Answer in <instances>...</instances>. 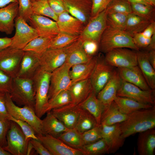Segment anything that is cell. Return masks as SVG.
Returning <instances> with one entry per match:
<instances>
[{
  "mask_svg": "<svg viewBox=\"0 0 155 155\" xmlns=\"http://www.w3.org/2000/svg\"><path fill=\"white\" fill-rule=\"evenodd\" d=\"M121 136L124 139L137 133L154 128L155 106L135 111L119 123Z\"/></svg>",
  "mask_w": 155,
  "mask_h": 155,
  "instance_id": "6da1fadb",
  "label": "cell"
},
{
  "mask_svg": "<svg viewBox=\"0 0 155 155\" xmlns=\"http://www.w3.org/2000/svg\"><path fill=\"white\" fill-rule=\"evenodd\" d=\"M119 48H129L137 51L139 49L135 44L132 36L125 30L107 25L101 37L99 49L106 53Z\"/></svg>",
  "mask_w": 155,
  "mask_h": 155,
  "instance_id": "7a4b0ae2",
  "label": "cell"
},
{
  "mask_svg": "<svg viewBox=\"0 0 155 155\" xmlns=\"http://www.w3.org/2000/svg\"><path fill=\"white\" fill-rule=\"evenodd\" d=\"M51 74L40 66L32 79L35 93L34 111L40 118L44 115L43 110L49 100Z\"/></svg>",
  "mask_w": 155,
  "mask_h": 155,
  "instance_id": "3957f363",
  "label": "cell"
},
{
  "mask_svg": "<svg viewBox=\"0 0 155 155\" xmlns=\"http://www.w3.org/2000/svg\"><path fill=\"white\" fill-rule=\"evenodd\" d=\"M9 94L18 106H28L34 109L35 93L32 80L17 77L13 78Z\"/></svg>",
  "mask_w": 155,
  "mask_h": 155,
  "instance_id": "277c9868",
  "label": "cell"
},
{
  "mask_svg": "<svg viewBox=\"0 0 155 155\" xmlns=\"http://www.w3.org/2000/svg\"><path fill=\"white\" fill-rule=\"evenodd\" d=\"M5 104L9 115L14 118L26 122L33 127L37 135H42V120L38 117L34 109L28 106L21 107L12 101L9 93H5Z\"/></svg>",
  "mask_w": 155,
  "mask_h": 155,
  "instance_id": "5b68a950",
  "label": "cell"
},
{
  "mask_svg": "<svg viewBox=\"0 0 155 155\" xmlns=\"http://www.w3.org/2000/svg\"><path fill=\"white\" fill-rule=\"evenodd\" d=\"M7 144L3 148L12 155H27L30 140L26 139L18 125L11 121L6 135Z\"/></svg>",
  "mask_w": 155,
  "mask_h": 155,
  "instance_id": "8992f818",
  "label": "cell"
},
{
  "mask_svg": "<svg viewBox=\"0 0 155 155\" xmlns=\"http://www.w3.org/2000/svg\"><path fill=\"white\" fill-rule=\"evenodd\" d=\"M24 53L10 46L0 51V70L13 78L16 77Z\"/></svg>",
  "mask_w": 155,
  "mask_h": 155,
  "instance_id": "52a82bcc",
  "label": "cell"
},
{
  "mask_svg": "<svg viewBox=\"0 0 155 155\" xmlns=\"http://www.w3.org/2000/svg\"><path fill=\"white\" fill-rule=\"evenodd\" d=\"M115 69L107 63L104 57L97 56L96 65L90 77L93 90L97 96L108 82Z\"/></svg>",
  "mask_w": 155,
  "mask_h": 155,
  "instance_id": "ba28073f",
  "label": "cell"
},
{
  "mask_svg": "<svg viewBox=\"0 0 155 155\" xmlns=\"http://www.w3.org/2000/svg\"><path fill=\"white\" fill-rule=\"evenodd\" d=\"M71 67L65 63L51 73L48 93L49 99L61 92L68 90L72 84L69 71Z\"/></svg>",
  "mask_w": 155,
  "mask_h": 155,
  "instance_id": "9c48e42d",
  "label": "cell"
},
{
  "mask_svg": "<svg viewBox=\"0 0 155 155\" xmlns=\"http://www.w3.org/2000/svg\"><path fill=\"white\" fill-rule=\"evenodd\" d=\"M154 90H144L137 86L122 80L117 96L126 97L140 103L154 106Z\"/></svg>",
  "mask_w": 155,
  "mask_h": 155,
  "instance_id": "30bf717a",
  "label": "cell"
},
{
  "mask_svg": "<svg viewBox=\"0 0 155 155\" xmlns=\"http://www.w3.org/2000/svg\"><path fill=\"white\" fill-rule=\"evenodd\" d=\"M15 20V33L11 38L10 46L22 50L30 42L38 35L35 29L29 26L23 18L18 16Z\"/></svg>",
  "mask_w": 155,
  "mask_h": 155,
  "instance_id": "8fae6325",
  "label": "cell"
},
{
  "mask_svg": "<svg viewBox=\"0 0 155 155\" xmlns=\"http://www.w3.org/2000/svg\"><path fill=\"white\" fill-rule=\"evenodd\" d=\"M106 9L91 18L85 26L79 38L81 40H90L99 44L101 35L107 26Z\"/></svg>",
  "mask_w": 155,
  "mask_h": 155,
  "instance_id": "7c38bea8",
  "label": "cell"
},
{
  "mask_svg": "<svg viewBox=\"0 0 155 155\" xmlns=\"http://www.w3.org/2000/svg\"><path fill=\"white\" fill-rule=\"evenodd\" d=\"M107 63L118 68L129 67L138 65L136 53L127 48H119L106 53Z\"/></svg>",
  "mask_w": 155,
  "mask_h": 155,
  "instance_id": "4fadbf2b",
  "label": "cell"
},
{
  "mask_svg": "<svg viewBox=\"0 0 155 155\" xmlns=\"http://www.w3.org/2000/svg\"><path fill=\"white\" fill-rule=\"evenodd\" d=\"M37 136L52 155H84L81 150L68 146L57 137L48 135Z\"/></svg>",
  "mask_w": 155,
  "mask_h": 155,
  "instance_id": "5bb4252c",
  "label": "cell"
},
{
  "mask_svg": "<svg viewBox=\"0 0 155 155\" xmlns=\"http://www.w3.org/2000/svg\"><path fill=\"white\" fill-rule=\"evenodd\" d=\"M29 21L36 30L38 36L53 38L60 32L56 22L49 18L32 14Z\"/></svg>",
  "mask_w": 155,
  "mask_h": 155,
  "instance_id": "9a60e30c",
  "label": "cell"
},
{
  "mask_svg": "<svg viewBox=\"0 0 155 155\" xmlns=\"http://www.w3.org/2000/svg\"><path fill=\"white\" fill-rule=\"evenodd\" d=\"M66 10L86 26L91 18V0H63Z\"/></svg>",
  "mask_w": 155,
  "mask_h": 155,
  "instance_id": "2e32d148",
  "label": "cell"
},
{
  "mask_svg": "<svg viewBox=\"0 0 155 155\" xmlns=\"http://www.w3.org/2000/svg\"><path fill=\"white\" fill-rule=\"evenodd\" d=\"M66 57L65 48L49 49L40 57V66L51 73L65 63Z\"/></svg>",
  "mask_w": 155,
  "mask_h": 155,
  "instance_id": "e0dca14e",
  "label": "cell"
},
{
  "mask_svg": "<svg viewBox=\"0 0 155 155\" xmlns=\"http://www.w3.org/2000/svg\"><path fill=\"white\" fill-rule=\"evenodd\" d=\"M122 81L117 70L115 69L108 82L97 95V97L103 105L104 109L114 101Z\"/></svg>",
  "mask_w": 155,
  "mask_h": 155,
  "instance_id": "ac0fdd59",
  "label": "cell"
},
{
  "mask_svg": "<svg viewBox=\"0 0 155 155\" xmlns=\"http://www.w3.org/2000/svg\"><path fill=\"white\" fill-rule=\"evenodd\" d=\"M81 109L78 105L72 103L55 108L52 114L69 129H74Z\"/></svg>",
  "mask_w": 155,
  "mask_h": 155,
  "instance_id": "d6986e66",
  "label": "cell"
},
{
  "mask_svg": "<svg viewBox=\"0 0 155 155\" xmlns=\"http://www.w3.org/2000/svg\"><path fill=\"white\" fill-rule=\"evenodd\" d=\"M100 125L102 138L108 146L110 154L115 153L122 147L125 139L121 136L119 123L110 126Z\"/></svg>",
  "mask_w": 155,
  "mask_h": 155,
  "instance_id": "ffe728a7",
  "label": "cell"
},
{
  "mask_svg": "<svg viewBox=\"0 0 155 155\" xmlns=\"http://www.w3.org/2000/svg\"><path fill=\"white\" fill-rule=\"evenodd\" d=\"M56 22L60 32L73 35L79 36L85 26L67 11L58 15Z\"/></svg>",
  "mask_w": 155,
  "mask_h": 155,
  "instance_id": "44dd1931",
  "label": "cell"
},
{
  "mask_svg": "<svg viewBox=\"0 0 155 155\" xmlns=\"http://www.w3.org/2000/svg\"><path fill=\"white\" fill-rule=\"evenodd\" d=\"M40 57L31 51H24L17 77L32 79L40 66Z\"/></svg>",
  "mask_w": 155,
  "mask_h": 155,
  "instance_id": "7402d4cb",
  "label": "cell"
},
{
  "mask_svg": "<svg viewBox=\"0 0 155 155\" xmlns=\"http://www.w3.org/2000/svg\"><path fill=\"white\" fill-rule=\"evenodd\" d=\"M18 13V2L12 3L0 8V32L7 35L12 34Z\"/></svg>",
  "mask_w": 155,
  "mask_h": 155,
  "instance_id": "603a6c76",
  "label": "cell"
},
{
  "mask_svg": "<svg viewBox=\"0 0 155 155\" xmlns=\"http://www.w3.org/2000/svg\"><path fill=\"white\" fill-rule=\"evenodd\" d=\"M65 48L66 55L65 63L71 67L74 65L88 62L94 57L89 56L86 53L82 41L79 38Z\"/></svg>",
  "mask_w": 155,
  "mask_h": 155,
  "instance_id": "cb8c5ba5",
  "label": "cell"
},
{
  "mask_svg": "<svg viewBox=\"0 0 155 155\" xmlns=\"http://www.w3.org/2000/svg\"><path fill=\"white\" fill-rule=\"evenodd\" d=\"M121 79L131 83L144 90H152L148 84L138 65L129 67L118 68Z\"/></svg>",
  "mask_w": 155,
  "mask_h": 155,
  "instance_id": "d4e9b609",
  "label": "cell"
},
{
  "mask_svg": "<svg viewBox=\"0 0 155 155\" xmlns=\"http://www.w3.org/2000/svg\"><path fill=\"white\" fill-rule=\"evenodd\" d=\"M72 103L78 105L84 100L93 90L90 78L72 84L68 89Z\"/></svg>",
  "mask_w": 155,
  "mask_h": 155,
  "instance_id": "484cf974",
  "label": "cell"
},
{
  "mask_svg": "<svg viewBox=\"0 0 155 155\" xmlns=\"http://www.w3.org/2000/svg\"><path fill=\"white\" fill-rule=\"evenodd\" d=\"M153 128L139 133L137 142L140 155H154L155 149V130Z\"/></svg>",
  "mask_w": 155,
  "mask_h": 155,
  "instance_id": "4316f807",
  "label": "cell"
},
{
  "mask_svg": "<svg viewBox=\"0 0 155 155\" xmlns=\"http://www.w3.org/2000/svg\"><path fill=\"white\" fill-rule=\"evenodd\" d=\"M136 53L137 65L148 84L152 90L155 89V69L150 64L147 51Z\"/></svg>",
  "mask_w": 155,
  "mask_h": 155,
  "instance_id": "83f0119b",
  "label": "cell"
},
{
  "mask_svg": "<svg viewBox=\"0 0 155 155\" xmlns=\"http://www.w3.org/2000/svg\"><path fill=\"white\" fill-rule=\"evenodd\" d=\"M69 129L51 111L47 112L46 117L42 120V135H48L57 137L61 134Z\"/></svg>",
  "mask_w": 155,
  "mask_h": 155,
  "instance_id": "f1b7e54d",
  "label": "cell"
},
{
  "mask_svg": "<svg viewBox=\"0 0 155 155\" xmlns=\"http://www.w3.org/2000/svg\"><path fill=\"white\" fill-rule=\"evenodd\" d=\"M97 56L93 57L88 62L72 66L69 71L72 84L90 78L96 64Z\"/></svg>",
  "mask_w": 155,
  "mask_h": 155,
  "instance_id": "f546056e",
  "label": "cell"
},
{
  "mask_svg": "<svg viewBox=\"0 0 155 155\" xmlns=\"http://www.w3.org/2000/svg\"><path fill=\"white\" fill-rule=\"evenodd\" d=\"M78 105L81 108L87 111L94 116L98 125L100 124L104 107L93 90L84 100Z\"/></svg>",
  "mask_w": 155,
  "mask_h": 155,
  "instance_id": "4dcf8cb0",
  "label": "cell"
},
{
  "mask_svg": "<svg viewBox=\"0 0 155 155\" xmlns=\"http://www.w3.org/2000/svg\"><path fill=\"white\" fill-rule=\"evenodd\" d=\"M128 115L122 113L113 101L105 108L102 115L100 124L110 126L120 123L125 121Z\"/></svg>",
  "mask_w": 155,
  "mask_h": 155,
  "instance_id": "1f68e13d",
  "label": "cell"
},
{
  "mask_svg": "<svg viewBox=\"0 0 155 155\" xmlns=\"http://www.w3.org/2000/svg\"><path fill=\"white\" fill-rule=\"evenodd\" d=\"M153 21L131 13L127 15L125 30L133 37L142 32Z\"/></svg>",
  "mask_w": 155,
  "mask_h": 155,
  "instance_id": "d6a6232c",
  "label": "cell"
},
{
  "mask_svg": "<svg viewBox=\"0 0 155 155\" xmlns=\"http://www.w3.org/2000/svg\"><path fill=\"white\" fill-rule=\"evenodd\" d=\"M114 101L121 112L127 115L135 111L150 108L154 106L142 103L130 98L117 96Z\"/></svg>",
  "mask_w": 155,
  "mask_h": 155,
  "instance_id": "836d02e7",
  "label": "cell"
},
{
  "mask_svg": "<svg viewBox=\"0 0 155 155\" xmlns=\"http://www.w3.org/2000/svg\"><path fill=\"white\" fill-rule=\"evenodd\" d=\"M98 125L94 116L87 111L81 108L74 129L82 133Z\"/></svg>",
  "mask_w": 155,
  "mask_h": 155,
  "instance_id": "e575fe53",
  "label": "cell"
},
{
  "mask_svg": "<svg viewBox=\"0 0 155 155\" xmlns=\"http://www.w3.org/2000/svg\"><path fill=\"white\" fill-rule=\"evenodd\" d=\"M57 138L68 146L75 149L81 150L84 146L81 133L75 129H69Z\"/></svg>",
  "mask_w": 155,
  "mask_h": 155,
  "instance_id": "d590c367",
  "label": "cell"
},
{
  "mask_svg": "<svg viewBox=\"0 0 155 155\" xmlns=\"http://www.w3.org/2000/svg\"><path fill=\"white\" fill-rule=\"evenodd\" d=\"M53 38L38 36L30 42L22 50L32 51L41 57L49 49Z\"/></svg>",
  "mask_w": 155,
  "mask_h": 155,
  "instance_id": "8d00e7d4",
  "label": "cell"
},
{
  "mask_svg": "<svg viewBox=\"0 0 155 155\" xmlns=\"http://www.w3.org/2000/svg\"><path fill=\"white\" fill-rule=\"evenodd\" d=\"M72 103L71 95L68 90L62 91L54 98L49 100L44 107L43 113L44 115L53 109L58 108Z\"/></svg>",
  "mask_w": 155,
  "mask_h": 155,
  "instance_id": "74e56055",
  "label": "cell"
},
{
  "mask_svg": "<svg viewBox=\"0 0 155 155\" xmlns=\"http://www.w3.org/2000/svg\"><path fill=\"white\" fill-rule=\"evenodd\" d=\"M33 14L49 18L56 21L58 16L51 8L46 0H37L32 2Z\"/></svg>",
  "mask_w": 155,
  "mask_h": 155,
  "instance_id": "f35d334b",
  "label": "cell"
},
{
  "mask_svg": "<svg viewBox=\"0 0 155 155\" xmlns=\"http://www.w3.org/2000/svg\"><path fill=\"white\" fill-rule=\"evenodd\" d=\"M81 150L84 155H100L109 154L108 146L103 138L92 144L83 146Z\"/></svg>",
  "mask_w": 155,
  "mask_h": 155,
  "instance_id": "ab89813d",
  "label": "cell"
},
{
  "mask_svg": "<svg viewBox=\"0 0 155 155\" xmlns=\"http://www.w3.org/2000/svg\"><path fill=\"white\" fill-rule=\"evenodd\" d=\"M79 37V36L59 32L53 38L49 49L65 48L77 40Z\"/></svg>",
  "mask_w": 155,
  "mask_h": 155,
  "instance_id": "60d3db41",
  "label": "cell"
},
{
  "mask_svg": "<svg viewBox=\"0 0 155 155\" xmlns=\"http://www.w3.org/2000/svg\"><path fill=\"white\" fill-rule=\"evenodd\" d=\"M127 16V15L124 14L108 11L106 10L107 25L125 30Z\"/></svg>",
  "mask_w": 155,
  "mask_h": 155,
  "instance_id": "b9f144b4",
  "label": "cell"
},
{
  "mask_svg": "<svg viewBox=\"0 0 155 155\" xmlns=\"http://www.w3.org/2000/svg\"><path fill=\"white\" fill-rule=\"evenodd\" d=\"M132 13L152 21H154V7L140 3H131Z\"/></svg>",
  "mask_w": 155,
  "mask_h": 155,
  "instance_id": "7bdbcfd3",
  "label": "cell"
},
{
  "mask_svg": "<svg viewBox=\"0 0 155 155\" xmlns=\"http://www.w3.org/2000/svg\"><path fill=\"white\" fill-rule=\"evenodd\" d=\"M106 9L108 11L127 15L132 13L131 3L127 0H112Z\"/></svg>",
  "mask_w": 155,
  "mask_h": 155,
  "instance_id": "ee69618b",
  "label": "cell"
},
{
  "mask_svg": "<svg viewBox=\"0 0 155 155\" xmlns=\"http://www.w3.org/2000/svg\"><path fill=\"white\" fill-rule=\"evenodd\" d=\"M81 137L84 146L94 143L102 138L100 125L81 133Z\"/></svg>",
  "mask_w": 155,
  "mask_h": 155,
  "instance_id": "f6af8a7d",
  "label": "cell"
},
{
  "mask_svg": "<svg viewBox=\"0 0 155 155\" xmlns=\"http://www.w3.org/2000/svg\"><path fill=\"white\" fill-rule=\"evenodd\" d=\"M19 16L26 21H29L33 14L32 1L31 0H18Z\"/></svg>",
  "mask_w": 155,
  "mask_h": 155,
  "instance_id": "bcb514c9",
  "label": "cell"
},
{
  "mask_svg": "<svg viewBox=\"0 0 155 155\" xmlns=\"http://www.w3.org/2000/svg\"><path fill=\"white\" fill-rule=\"evenodd\" d=\"M10 120L15 122L18 125L26 139L28 140H30L31 139L38 140L33 128L28 123L16 119L12 116L10 118Z\"/></svg>",
  "mask_w": 155,
  "mask_h": 155,
  "instance_id": "7dc6e473",
  "label": "cell"
},
{
  "mask_svg": "<svg viewBox=\"0 0 155 155\" xmlns=\"http://www.w3.org/2000/svg\"><path fill=\"white\" fill-rule=\"evenodd\" d=\"M11 123V121L0 116V146L2 148L7 145L6 135Z\"/></svg>",
  "mask_w": 155,
  "mask_h": 155,
  "instance_id": "c3c4849f",
  "label": "cell"
},
{
  "mask_svg": "<svg viewBox=\"0 0 155 155\" xmlns=\"http://www.w3.org/2000/svg\"><path fill=\"white\" fill-rule=\"evenodd\" d=\"M112 0H91V18L105 10Z\"/></svg>",
  "mask_w": 155,
  "mask_h": 155,
  "instance_id": "681fc988",
  "label": "cell"
},
{
  "mask_svg": "<svg viewBox=\"0 0 155 155\" xmlns=\"http://www.w3.org/2000/svg\"><path fill=\"white\" fill-rule=\"evenodd\" d=\"M12 80L13 78L0 70V93H9Z\"/></svg>",
  "mask_w": 155,
  "mask_h": 155,
  "instance_id": "f907efd6",
  "label": "cell"
},
{
  "mask_svg": "<svg viewBox=\"0 0 155 155\" xmlns=\"http://www.w3.org/2000/svg\"><path fill=\"white\" fill-rule=\"evenodd\" d=\"M81 41L83 49L86 53L89 56H94L99 49V44L90 40Z\"/></svg>",
  "mask_w": 155,
  "mask_h": 155,
  "instance_id": "816d5d0a",
  "label": "cell"
},
{
  "mask_svg": "<svg viewBox=\"0 0 155 155\" xmlns=\"http://www.w3.org/2000/svg\"><path fill=\"white\" fill-rule=\"evenodd\" d=\"M151 38L145 37L141 32L137 33L133 36L135 44L139 49L147 47L150 43Z\"/></svg>",
  "mask_w": 155,
  "mask_h": 155,
  "instance_id": "f5cc1de1",
  "label": "cell"
},
{
  "mask_svg": "<svg viewBox=\"0 0 155 155\" xmlns=\"http://www.w3.org/2000/svg\"><path fill=\"white\" fill-rule=\"evenodd\" d=\"M30 142L36 152L40 155H52L39 140L31 139Z\"/></svg>",
  "mask_w": 155,
  "mask_h": 155,
  "instance_id": "db71d44e",
  "label": "cell"
},
{
  "mask_svg": "<svg viewBox=\"0 0 155 155\" xmlns=\"http://www.w3.org/2000/svg\"><path fill=\"white\" fill-rule=\"evenodd\" d=\"M49 5L58 16L66 11L63 0H46Z\"/></svg>",
  "mask_w": 155,
  "mask_h": 155,
  "instance_id": "11a10c76",
  "label": "cell"
},
{
  "mask_svg": "<svg viewBox=\"0 0 155 155\" xmlns=\"http://www.w3.org/2000/svg\"><path fill=\"white\" fill-rule=\"evenodd\" d=\"M5 93H0V116L11 121L10 118L11 116L8 111L5 104Z\"/></svg>",
  "mask_w": 155,
  "mask_h": 155,
  "instance_id": "9f6ffc18",
  "label": "cell"
},
{
  "mask_svg": "<svg viewBox=\"0 0 155 155\" xmlns=\"http://www.w3.org/2000/svg\"><path fill=\"white\" fill-rule=\"evenodd\" d=\"M143 35L148 38H151L152 35L155 33V22H152L141 32Z\"/></svg>",
  "mask_w": 155,
  "mask_h": 155,
  "instance_id": "6f0895ef",
  "label": "cell"
},
{
  "mask_svg": "<svg viewBox=\"0 0 155 155\" xmlns=\"http://www.w3.org/2000/svg\"><path fill=\"white\" fill-rule=\"evenodd\" d=\"M11 41V38L7 37L0 38V51L10 46Z\"/></svg>",
  "mask_w": 155,
  "mask_h": 155,
  "instance_id": "680465c9",
  "label": "cell"
},
{
  "mask_svg": "<svg viewBox=\"0 0 155 155\" xmlns=\"http://www.w3.org/2000/svg\"><path fill=\"white\" fill-rule=\"evenodd\" d=\"M148 53V58L149 61L153 67L155 69V51L152 50L149 51Z\"/></svg>",
  "mask_w": 155,
  "mask_h": 155,
  "instance_id": "91938a15",
  "label": "cell"
},
{
  "mask_svg": "<svg viewBox=\"0 0 155 155\" xmlns=\"http://www.w3.org/2000/svg\"><path fill=\"white\" fill-rule=\"evenodd\" d=\"M130 3H140L145 4L148 6L154 7L148 0H127Z\"/></svg>",
  "mask_w": 155,
  "mask_h": 155,
  "instance_id": "94428289",
  "label": "cell"
},
{
  "mask_svg": "<svg viewBox=\"0 0 155 155\" xmlns=\"http://www.w3.org/2000/svg\"><path fill=\"white\" fill-rule=\"evenodd\" d=\"M14 2H18V0H0V8Z\"/></svg>",
  "mask_w": 155,
  "mask_h": 155,
  "instance_id": "6125c7cd",
  "label": "cell"
},
{
  "mask_svg": "<svg viewBox=\"0 0 155 155\" xmlns=\"http://www.w3.org/2000/svg\"><path fill=\"white\" fill-rule=\"evenodd\" d=\"M147 47L149 51L155 50V33L152 36L150 43Z\"/></svg>",
  "mask_w": 155,
  "mask_h": 155,
  "instance_id": "be15d7a7",
  "label": "cell"
},
{
  "mask_svg": "<svg viewBox=\"0 0 155 155\" xmlns=\"http://www.w3.org/2000/svg\"><path fill=\"white\" fill-rule=\"evenodd\" d=\"M0 155H11V154L5 150L3 148L0 146Z\"/></svg>",
  "mask_w": 155,
  "mask_h": 155,
  "instance_id": "e7e4bbea",
  "label": "cell"
},
{
  "mask_svg": "<svg viewBox=\"0 0 155 155\" xmlns=\"http://www.w3.org/2000/svg\"><path fill=\"white\" fill-rule=\"evenodd\" d=\"M154 6L155 5V0H148Z\"/></svg>",
  "mask_w": 155,
  "mask_h": 155,
  "instance_id": "03108f58",
  "label": "cell"
},
{
  "mask_svg": "<svg viewBox=\"0 0 155 155\" xmlns=\"http://www.w3.org/2000/svg\"><path fill=\"white\" fill-rule=\"evenodd\" d=\"M31 1L32 2V1H36V0H31Z\"/></svg>",
  "mask_w": 155,
  "mask_h": 155,
  "instance_id": "003e7915",
  "label": "cell"
}]
</instances>
